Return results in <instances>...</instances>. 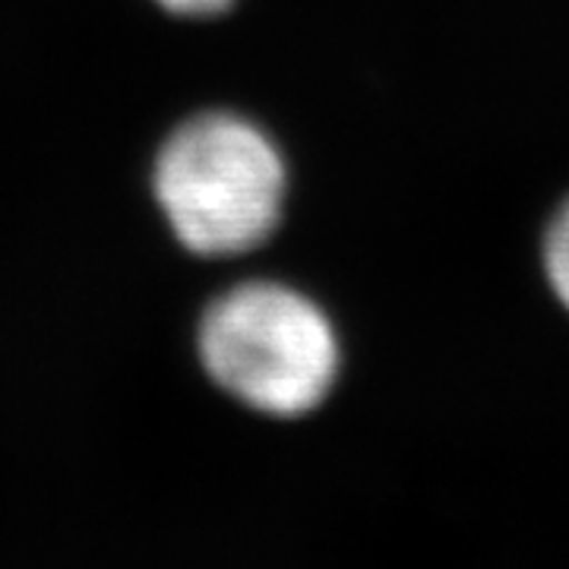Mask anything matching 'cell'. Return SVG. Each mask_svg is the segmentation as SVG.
<instances>
[{
	"mask_svg": "<svg viewBox=\"0 0 569 569\" xmlns=\"http://www.w3.org/2000/svg\"><path fill=\"white\" fill-rule=\"evenodd\" d=\"M541 269L550 295L569 313V197L550 212L541 234Z\"/></svg>",
	"mask_w": 569,
	"mask_h": 569,
	"instance_id": "cell-3",
	"label": "cell"
},
{
	"mask_svg": "<svg viewBox=\"0 0 569 569\" xmlns=\"http://www.w3.org/2000/svg\"><path fill=\"white\" fill-rule=\"evenodd\" d=\"M288 162L279 142L234 111L183 121L156 159L152 190L171 234L197 257H241L284 219Z\"/></svg>",
	"mask_w": 569,
	"mask_h": 569,
	"instance_id": "cell-1",
	"label": "cell"
},
{
	"mask_svg": "<svg viewBox=\"0 0 569 569\" xmlns=\"http://www.w3.org/2000/svg\"><path fill=\"white\" fill-rule=\"evenodd\" d=\"M156 3L178 17H216L234 7V0H156Z\"/></svg>",
	"mask_w": 569,
	"mask_h": 569,
	"instance_id": "cell-4",
	"label": "cell"
},
{
	"mask_svg": "<svg viewBox=\"0 0 569 569\" xmlns=\"http://www.w3.org/2000/svg\"><path fill=\"white\" fill-rule=\"evenodd\" d=\"M197 351L216 387L269 418L317 411L346 361L329 310L276 279H250L222 291L203 310Z\"/></svg>",
	"mask_w": 569,
	"mask_h": 569,
	"instance_id": "cell-2",
	"label": "cell"
}]
</instances>
